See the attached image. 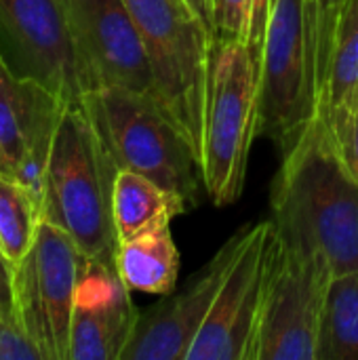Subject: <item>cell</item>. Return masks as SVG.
<instances>
[{"label":"cell","instance_id":"cell-9","mask_svg":"<svg viewBox=\"0 0 358 360\" xmlns=\"http://www.w3.org/2000/svg\"><path fill=\"white\" fill-rule=\"evenodd\" d=\"M0 57L63 103L87 95L63 0H0Z\"/></svg>","mask_w":358,"mask_h":360},{"label":"cell","instance_id":"cell-13","mask_svg":"<svg viewBox=\"0 0 358 360\" xmlns=\"http://www.w3.org/2000/svg\"><path fill=\"white\" fill-rule=\"evenodd\" d=\"M114 266L84 257L70 327V360H120L139 312Z\"/></svg>","mask_w":358,"mask_h":360},{"label":"cell","instance_id":"cell-23","mask_svg":"<svg viewBox=\"0 0 358 360\" xmlns=\"http://www.w3.org/2000/svg\"><path fill=\"white\" fill-rule=\"evenodd\" d=\"M0 308L17 316L15 310V272L0 251Z\"/></svg>","mask_w":358,"mask_h":360},{"label":"cell","instance_id":"cell-15","mask_svg":"<svg viewBox=\"0 0 358 360\" xmlns=\"http://www.w3.org/2000/svg\"><path fill=\"white\" fill-rule=\"evenodd\" d=\"M116 270L131 291L150 295L173 293L179 274V251L171 228L165 226L120 243L116 251Z\"/></svg>","mask_w":358,"mask_h":360},{"label":"cell","instance_id":"cell-19","mask_svg":"<svg viewBox=\"0 0 358 360\" xmlns=\"http://www.w3.org/2000/svg\"><path fill=\"white\" fill-rule=\"evenodd\" d=\"M34 82L19 78L0 57V173L15 175L21 162Z\"/></svg>","mask_w":358,"mask_h":360},{"label":"cell","instance_id":"cell-2","mask_svg":"<svg viewBox=\"0 0 358 360\" xmlns=\"http://www.w3.org/2000/svg\"><path fill=\"white\" fill-rule=\"evenodd\" d=\"M118 167L84 101L63 108L44 177L42 219L72 236L87 259L116 268L112 194Z\"/></svg>","mask_w":358,"mask_h":360},{"label":"cell","instance_id":"cell-1","mask_svg":"<svg viewBox=\"0 0 358 360\" xmlns=\"http://www.w3.org/2000/svg\"><path fill=\"white\" fill-rule=\"evenodd\" d=\"M272 226L283 243L323 253L333 276L358 272V181L319 118L283 152L272 184Z\"/></svg>","mask_w":358,"mask_h":360},{"label":"cell","instance_id":"cell-25","mask_svg":"<svg viewBox=\"0 0 358 360\" xmlns=\"http://www.w3.org/2000/svg\"><path fill=\"white\" fill-rule=\"evenodd\" d=\"M314 8H317V0H306V13H308V21H310V34H312V25H314ZM314 42V36H312ZM317 61V57H314Z\"/></svg>","mask_w":358,"mask_h":360},{"label":"cell","instance_id":"cell-14","mask_svg":"<svg viewBox=\"0 0 358 360\" xmlns=\"http://www.w3.org/2000/svg\"><path fill=\"white\" fill-rule=\"evenodd\" d=\"M188 211L186 198L162 188L150 177L118 169L112 194V215L118 245L150 234Z\"/></svg>","mask_w":358,"mask_h":360},{"label":"cell","instance_id":"cell-18","mask_svg":"<svg viewBox=\"0 0 358 360\" xmlns=\"http://www.w3.org/2000/svg\"><path fill=\"white\" fill-rule=\"evenodd\" d=\"M42 213L27 190L6 173H0V251L13 272L30 253Z\"/></svg>","mask_w":358,"mask_h":360},{"label":"cell","instance_id":"cell-10","mask_svg":"<svg viewBox=\"0 0 358 360\" xmlns=\"http://www.w3.org/2000/svg\"><path fill=\"white\" fill-rule=\"evenodd\" d=\"M272 243V221L249 226L188 360H255Z\"/></svg>","mask_w":358,"mask_h":360},{"label":"cell","instance_id":"cell-22","mask_svg":"<svg viewBox=\"0 0 358 360\" xmlns=\"http://www.w3.org/2000/svg\"><path fill=\"white\" fill-rule=\"evenodd\" d=\"M0 360H42L19 319L0 308Z\"/></svg>","mask_w":358,"mask_h":360},{"label":"cell","instance_id":"cell-8","mask_svg":"<svg viewBox=\"0 0 358 360\" xmlns=\"http://www.w3.org/2000/svg\"><path fill=\"white\" fill-rule=\"evenodd\" d=\"M84 264L72 236L42 219L30 253L15 270L17 319L42 360H70V327Z\"/></svg>","mask_w":358,"mask_h":360},{"label":"cell","instance_id":"cell-16","mask_svg":"<svg viewBox=\"0 0 358 360\" xmlns=\"http://www.w3.org/2000/svg\"><path fill=\"white\" fill-rule=\"evenodd\" d=\"M317 360H358V272L335 274L329 283Z\"/></svg>","mask_w":358,"mask_h":360},{"label":"cell","instance_id":"cell-6","mask_svg":"<svg viewBox=\"0 0 358 360\" xmlns=\"http://www.w3.org/2000/svg\"><path fill=\"white\" fill-rule=\"evenodd\" d=\"M317 118V61L306 0H272L260 61V133L287 152Z\"/></svg>","mask_w":358,"mask_h":360},{"label":"cell","instance_id":"cell-4","mask_svg":"<svg viewBox=\"0 0 358 360\" xmlns=\"http://www.w3.org/2000/svg\"><path fill=\"white\" fill-rule=\"evenodd\" d=\"M141 34L162 110L203 160L213 36L186 0H124Z\"/></svg>","mask_w":358,"mask_h":360},{"label":"cell","instance_id":"cell-24","mask_svg":"<svg viewBox=\"0 0 358 360\" xmlns=\"http://www.w3.org/2000/svg\"><path fill=\"white\" fill-rule=\"evenodd\" d=\"M186 2L194 8V13L203 19V23L213 36V0H186Z\"/></svg>","mask_w":358,"mask_h":360},{"label":"cell","instance_id":"cell-17","mask_svg":"<svg viewBox=\"0 0 358 360\" xmlns=\"http://www.w3.org/2000/svg\"><path fill=\"white\" fill-rule=\"evenodd\" d=\"M358 95V0H346L329 59L327 82L317 118L327 122L346 101Z\"/></svg>","mask_w":358,"mask_h":360},{"label":"cell","instance_id":"cell-11","mask_svg":"<svg viewBox=\"0 0 358 360\" xmlns=\"http://www.w3.org/2000/svg\"><path fill=\"white\" fill-rule=\"evenodd\" d=\"M63 2L87 93L118 86L158 101L148 53L127 2Z\"/></svg>","mask_w":358,"mask_h":360},{"label":"cell","instance_id":"cell-21","mask_svg":"<svg viewBox=\"0 0 358 360\" xmlns=\"http://www.w3.org/2000/svg\"><path fill=\"white\" fill-rule=\"evenodd\" d=\"M333 148L344 169L358 181V95L346 101L327 122Z\"/></svg>","mask_w":358,"mask_h":360},{"label":"cell","instance_id":"cell-20","mask_svg":"<svg viewBox=\"0 0 358 360\" xmlns=\"http://www.w3.org/2000/svg\"><path fill=\"white\" fill-rule=\"evenodd\" d=\"M272 0H213V38L249 46L262 61Z\"/></svg>","mask_w":358,"mask_h":360},{"label":"cell","instance_id":"cell-7","mask_svg":"<svg viewBox=\"0 0 358 360\" xmlns=\"http://www.w3.org/2000/svg\"><path fill=\"white\" fill-rule=\"evenodd\" d=\"M333 270L319 251L283 243L274 232L255 360H317V338Z\"/></svg>","mask_w":358,"mask_h":360},{"label":"cell","instance_id":"cell-5","mask_svg":"<svg viewBox=\"0 0 358 360\" xmlns=\"http://www.w3.org/2000/svg\"><path fill=\"white\" fill-rule=\"evenodd\" d=\"M82 101L118 169L150 177L188 205L196 200L200 167L194 150L154 97L112 86L91 91Z\"/></svg>","mask_w":358,"mask_h":360},{"label":"cell","instance_id":"cell-3","mask_svg":"<svg viewBox=\"0 0 358 360\" xmlns=\"http://www.w3.org/2000/svg\"><path fill=\"white\" fill-rule=\"evenodd\" d=\"M260 133V57L245 44L213 38L200 177L217 207L245 186L253 137Z\"/></svg>","mask_w":358,"mask_h":360},{"label":"cell","instance_id":"cell-12","mask_svg":"<svg viewBox=\"0 0 358 360\" xmlns=\"http://www.w3.org/2000/svg\"><path fill=\"white\" fill-rule=\"evenodd\" d=\"M247 232L249 226L230 236L179 293L169 295L139 314L120 360H188V352L213 308L217 291L234 264Z\"/></svg>","mask_w":358,"mask_h":360}]
</instances>
